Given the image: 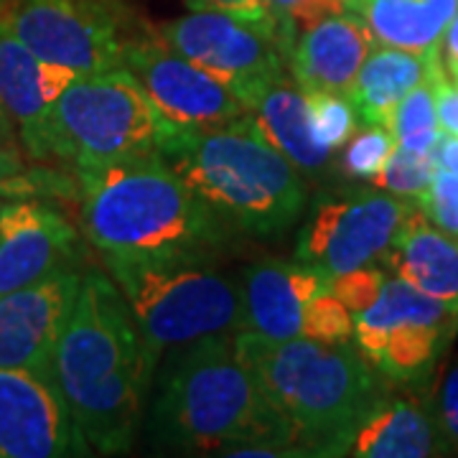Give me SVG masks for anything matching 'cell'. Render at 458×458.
<instances>
[{"label":"cell","mask_w":458,"mask_h":458,"mask_svg":"<svg viewBox=\"0 0 458 458\" xmlns=\"http://www.w3.org/2000/svg\"><path fill=\"white\" fill-rule=\"evenodd\" d=\"M80 74L33 54L16 33L0 23V107L18 128L33 158H49L51 113Z\"/></svg>","instance_id":"obj_15"},{"label":"cell","mask_w":458,"mask_h":458,"mask_svg":"<svg viewBox=\"0 0 458 458\" xmlns=\"http://www.w3.org/2000/svg\"><path fill=\"white\" fill-rule=\"evenodd\" d=\"M410 212L408 201L382 189H354L324 197L298 234L295 260L328 280L354 267L385 260L397 229Z\"/></svg>","instance_id":"obj_10"},{"label":"cell","mask_w":458,"mask_h":458,"mask_svg":"<svg viewBox=\"0 0 458 458\" xmlns=\"http://www.w3.org/2000/svg\"><path fill=\"white\" fill-rule=\"evenodd\" d=\"M436 445V428L418 405L408 400H379L357 428L349 456L423 458L433 456Z\"/></svg>","instance_id":"obj_22"},{"label":"cell","mask_w":458,"mask_h":458,"mask_svg":"<svg viewBox=\"0 0 458 458\" xmlns=\"http://www.w3.org/2000/svg\"><path fill=\"white\" fill-rule=\"evenodd\" d=\"M456 324L458 316L441 301L394 276L375 303L354 316V339L372 367L394 379H410L433 364Z\"/></svg>","instance_id":"obj_11"},{"label":"cell","mask_w":458,"mask_h":458,"mask_svg":"<svg viewBox=\"0 0 458 458\" xmlns=\"http://www.w3.org/2000/svg\"><path fill=\"white\" fill-rule=\"evenodd\" d=\"M77 229L36 201L0 204V295L72 267Z\"/></svg>","instance_id":"obj_16"},{"label":"cell","mask_w":458,"mask_h":458,"mask_svg":"<svg viewBox=\"0 0 458 458\" xmlns=\"http://www.w3.org/2000/svg\"><path fill=\"white\" fill-rule=\"evenodd\" d=\"M234 346L311 456L349 454L357 428L379 403L360 349L306 336L273 342L255 331H237Z\"/></svg>","instance_id":"obj_4"},{"label":"cell","mask_w":458,"mask_h":458,"mask_svg":"<svg viewBox=\"0 0 458 458\" xmlns=\"http://www.w3.org/2000/svg\"><path fill=\"white\" fill-rule=\"evenodd\" d=\"M164 158L227 227L270 237L303 214L301 171L262 138L250 113L227 128L183 138Z\"/></svg>","instance_id":"obj_5"},{"label":"cell","mask_w":458,"mask_h":458,"mask_svg":"<svg viewBox=\"0 0 458 458\" xmlns=\"http://www.w3.org/2000/svg\"><path fill=\"white\" fill-rule=\"evenodd\" d=\"M385 260L397 278L458 316V240L436 227L420 207H410Z\"/></svg>","instance_id":"obj_19"},{"label":"cell","mask_w":458,"mask_h":458,"mask_svg":"<svg viewBox=\"0 0 458 458\" xmlns=\"http://www.w3.org/2000/svg\"><path fill=\"white\" fill-rule=\"evenodd\" d=\"M82 227L107 258L209 255L227 225L161 153L80 171Z\"/></svg>","instance_id":"obj_3"},{"label":"cell","mask_w":458,"mask_h":458,"mask_svg":"<svg viewBox=\"0 0 458 458\" xmlns=\"http://www.w3.org/2000/svg\"><path fill=\"white\" fill-rule=\"evenodd\" d=\"M181 140L128 66L77 77L54 105L47 131L49 158L56 156L80 171L150 153L165 156Z\"/></svg>","instance_id":"obj_7"},{"label":"cell","mask_w":458,"mask_h":458,"mask_svg":"<svg viewBox=\"0 0 458 458\" xmlns=\"http://www.w3.org/2000/svg\"><path fill=\"white\" fill-rule=\"evenodd\" d=\"M186 5L191 11H222V13H229V16L242 18L247 23H255V26L265 29V31L276 33L280 38V44H283L278 16H276L270 0H186Z\"/></svg>","instance_id":"obj_32"},{"label":"cell","mask_w":458,"mask_h":458,"mask_svg":"<svg viewBox=\"0 0 458 458\" xmlns=\"http://www.w3.org/2000/svg\"><path fill=\"white\" fill-rule=\"evenodd\" d=\"M436 171H438L436 150L433 153H418V150H410V148H403L397 143L390 161L372 179V183L377 189L390 191L394 197L418 201L430 189V181L436 176Z\"/></svg>","instance_id":"obj_25"},{"label":"cell","mask_w":458,"mask_h":458,"mask_svg":"<svg viewBox=\"0 0 458 458\" xmlns=\"http://www.w3.org/2000/svg\"><path fill=\"white\" fill-rule=\"evenodd\" d=\"M270 3L278 16L283 44L288 54L293 49L298 33L309 31L311 26L327 18L346 13L352 5V0H270Z\"/></svg>","instance_id":"obj_29"},{"label":"cell","mask_w":458,"mask_h":458,"mask_svg":"<svg viewBox=\"0 0 458 458\" xmlns=\"http://www.w3.org/2000/svg\"><path fill=\"white\" fill-rule=\"evenodd\" d=\"M306 98H309V107H311L318 138L331 150L342 148L354 135V128H357V110H354L349 95L313 89V92H306Z\"/></svg>","instance_id":"obj_27"},{"label":"cell","mask_w":458,"mask_h":458,"mask_svg":"<svg viewBox=\"0 0 458 458\" xmlns=\"http://www.w3.org/2000/svg\"><path fill=\"white\" fill-rule=\"evenodd\" d=\"M375 47L377 38L367 21L346 11L298 33L288 66L303 92L324 89L346 95Z\"/></svg>","instance_id":"obj_18"},{"label":"cell","mask_w":458,"mask_h":458,"mask_svg":"<svg viewBox=\"0 0 458 458\" xmlns=\"http://www.w3.org/2000/svg\"><path fill=\"white\" fill-rule=\"evenodd\" d=\"M445 74L441 49L405 51L379 47L361 64L352 89L346 92L354 110L367 125H390L394 107L408 98L415 87L438 80Z\"/></svg>","instance_id":"obj_20"},{"label":"cell","mask_w":458,"mask_h":458,"mask_svg":"<svg viewBox=\"0 0 458 458\" xmlns=\"http://www.w3.org/2000/svg\"><path fill=\"white\" fill-rule=\"evenodd\" d=\"M156 364L117 283L82 276L74 309L56 344L54 375L89 454H125Z\"/></svg>","instance_id":"obj_1"},{"label":"cell","mask_w":458,"mask_h":458,"mask_svg":"<svg viewBox=\"0 0 458 458\" xmlns=\"http://www.w3.org/2000/svg\"><path fill=\"white\" fill-rule=\"evenodd\" d=\"M436 158H438V165L458 174V135L443 132V138L436 146Z\"/></svg>","instance_id":"obj_37"},{"label":"cell","mask_w":458,"mask_h":458,"mask_svg":"<svg viewBox=\"0 0 458 458\" xmlns=\"http://www.w3.org/2000/svg\"><path fill=\"white\" fill-rule=\"evenodd\" d=\"M385 283H387V276L382 267L364 265V267H354L349 273L331 278V291L336 293V298L349 311L357 316L375 303L382 293V288H385Z\"/></svg>","instance_id":"obj_31"},{"label":"cell","mask_w":458,"mask_h":458,"mask_svg":"<svg viewBox=\"0 0 458 458\" xmlns=\"http://www.w3.org/2000/svg\"><path fill=\"white\" fill-rule=\"evenodd\" d=\"M441 54L443 64H445V74L458 80V11L456 16H454V21L448 23L445 33H443Z\"/></svg>","instance_id":"obj_35"},{"label":"cell","mask_w":458,"mask_h":458,"mask_svg":"<svg viewBox=\"0 0 458 458\" xmlns=\"http://www.w3.org/2000/svg\"><path fill=\"white\" fill-rule=\"evenodd\" d=\"M418 207L426 212V216L443 229L445 234L458 240V174L438 165L436 176L430 181L423 197L418 199Z\"/></svg>","instance_id":"obj_30"},{"label":"cell","mask_w":458,"mask_h":458,"mask_svg":"<svg viewBox=\"0 0 458 458\" xmlns=\"http://www.w3.org/2000/svg\"><path fill=\"white\" fill-rule=\"evenodd\" d=\"M303 336L324 344H346L354 336V313L336 298L331 285L306 306Z\"/></svg>","instance_id":"obj_28"},{"label":"cell","mask_w":458,"mask_h":458,"mask_svg":"<svg viewBox=\"0 0 458 458\" xmlns=\"http://www.w3.org/2000/svg\"><path fill=\"white\" fill-rule=\"evenodd\" d=\"M80 285L82 273L62 267L49 278L0 295V369H54L56 344Z\"/></svg>","instance_id":"obj_14"},{"label":"cell","mask_w":458,"mask_h":458,"mask_svg":"<svg viewBox=\"0 0 458 458\" xmlns=\"http://www.w3.org/2000/svg\"><path fill=\"white\" fill-rule=\"evenodd\" d=\"M436 113L445 135H458V80L443 74L436 82Z\"/></svg>","instance_id":"obj_33"},{"label":"cell","mask_w":458,"mask_h":458,"mask_svg":"<svg viewBox=\"0 0 458 458\" xmlns=\"http://www.w3.org/2000/svg\"><path fill=\"white\" fill-rule=\"evenodd\" d=\"M21 171V156L11 135H0V181H8Z\"/></svg>","instance_id":"obj_36"},{"label":"cell","mask_w":458,"mask_h":458,"mask_svg":"<svg viewBox=\"0 0 458 458\" xmlns=\"http://www.w3.org/2000/svg\"><path fill=\"white\" fill-rule=\"evenodd\" d=\"M331 280L301 260H262L242 273L247 328L273 342L303 336V313Z\"/></svg>","instance_id":"obj_17"},{"label":"cell","mask_w":458,"mask_h":458,"mask_svg":"<svg viewBox=\"0 0 458 458\" xmlns=\"http://www.w3.org/2000/svg\"><path fill=\"white\" fill-rule=\"evenodd\" d=\"M250 120L262 138L301 174H318L327 168L331 148L318 138L309 98L295 82L283 77L270 84L250 110Z\"/></svg>","instance_id":"obj_21"},{"label":"cell","mask_w":458,"mask_h":458,"mask_svg":"<svg viewBox=\"0 0 458 458\" xmlns=\"http://www.w3.org/2000/svg\"><path fill=\"white\" fill-rule=\"evenodd\" d=\"M441 423L445 436L458 443V361L445 375L441 387Z\"/></svg>","instance_id":"obj_34"},{"label":"cell","mask_w":458,"mask_h":458,"mask_svg":"<svg viewBox=\"0 0 458 458\" xmlns=\"http://www.w3.org/2000/svg\"><path fill=\"white\" fill-rule=\"evenodd\" d=\"M438 80H430V82L415 87L408 98L394 107L387 128L393 131L394 140L403 148L418 150V153H433L443 138L438 113H436V82Z\"/></svg>","instance_id":"obj_24"},{"label":"cell","mask_w":458,"mask_h":458,"mask_svg":"<svg viewBox=\"0 0 458 458\" xmlns=\"http://www.w3.org/2000/svg\"><path fill=\"white\" fill-rule=\"evenodd\" d=\"M209 255L107 258V270L131 306L148 360L214 334L247 328L242 283L214 270Z\"/></svg>","instance_id":"obj_6"},{"label":"cell","mask_w":458,"mask_h":458,"mask_svg":"<svg viewBox=\"0 0 458 458\" xmlns=\"http://www.w3.org/2000/svg\"><path fill=\"white\" fill-rule=\"evenodd\" d=\"M148 433L158 448L222 456L255 443L301 445L293 423L240 360L234 334H214L171 349L148 415Z\"/></svg>","instance_id":"obj_2"},{"label":"cell","mask_w":458,"mask_h":458,"mask_svg":"<svg viewBox=\"0 0 458 458\" xmlns=\"http://www.w3.org/2000/svg\"><path fill=\"white\" fill-rule=\"evenodd\" d=\"M0 135H13V123L8 120L5 110L0 107Z\"/></svg>","instance_id":"obj_38"},{"label":"cell","mask_w":458,"mask_h":458,"mask_svg":"<svg viewBox=\"0 0 458 458\" xmlns=\"http://www.w3.org/2000/svg\"><path fill=\"white\" fill-rule=\"evenodd\" d=\"M158 38L225 84L247 113L285 77L288 54L278 36L222 11H191L165 23Z\"/></svg>","instance_id":"obj_9"},{"label":"cell","mask_w":458,"mask_h":458,"mask_svg":"<svg viewBox=\"0 0 458 458\" xmlns=\"http://www.w3.org/2000/svg\"><path fill=\"white\" fill-rule=\"evenodd\" d=\"M18 38L41 59L80 77L125 66L123 5L117 0H13L0 11Z\"/></svg>","instance_id":"obj_8"},{"label":"cell","mask_w":458,"mask_h":458,"mask_svg":"<svg viewBox=\"0 0 458 458\" xmlns=\"http://www.w3.org/2000/svg\"><path fill=\"white\" fill-rule=\"evenodd\" d=\"M349 11L367 21L379 47L418 54L441 49L451 23L428 0H352Z\"/></svg>","instance_id":"obj_23"},{"label":"cell","mask_w":458,"mask_h":458,"mask_svg":"<svg viewBox=\"0 0 458 458\" xmlns=\"http://www.w3.org/2000/svg\"><path fill=\"white\" fill-rule=\"evenodd\" d=\"M125 66L181 138L227 128L247 114L245 105L225 84L165 47L161 38L131 41Z\"/></svg>","instance_id":"obj_12"},{"label":"cell","mask_w":458,"mask_h":458,"mask_svg":"<svg viewBox=\"0 0 458 458\" xmlns=\"http://www.w3.org/2000/svg\"><path fill=\"white\" fill-rule=\"evenodd\" d=\"M87 454L54 369H0V458Z\"/></svg>","instance_id":"obj_13"},{"label":"cell","mask_w":458,"mask_h":458,"mask_svg":"<svg viewBox=\"0 0 458 458\" xmlns=\"http://www.w3.org/2000/svg\"><path fill=\"white\" fill-rule=\"evenodd\" d=\"M394 146L397 140L390 128L367 125L364 131L346 140L342 153V171L354 179H375L390 161Z\"/></svg>","instance_id":"obj_26"}]
</instances>
